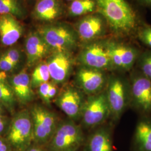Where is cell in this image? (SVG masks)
<instances>
[{"label": "cell", "mask_w": 151, "mask_h": 151, "mask_svg": "<svg viewBox=\"0 0 151 151\" xmlns=\"http://www.w3.org/2000/svg\"><path fill=\"white\" fill-rule=\"evenodd\" d=\"M94 1L96 11L105 19L115 37L127 38L137 33L139 18L128 0Z\"/></svg>", "instance_id": "cell-1"}, {"label": "cell", "mask_w": 151, "mask_h": 151, "mask_svg": "<svg viewBox=\"0 0 151 151\" xmlns=\"http://www.w3.org/2000/svg\"><path fill=\"white\" fill-rule=\"evenodd\" d=\"M85 140L81 127L72 120H65L58 123L46 147L48 151H78Z\"/></svg>", "instance_id": "cell-2"}, {"label": "cell", "mask_w": 151, "mask_h": 151, "mask_svg": "<svg viewBox=\"0 0 151 151\" xmlns=\"http://www.w3.org/2000/svg\"><path fill=\"white\" fill-rule=\"evenodd\" d=\"M14 151H25L33 143L32 121L29 110L14 114L5 136Z\"/></svg>", "instance_id": "cell-3"}, {"label": "cell", "mask_w": 151, "mask_h": 151, "mask_svg": "<svg viewBox=\"0 0 151 151\" xmlns=\"http://www.w3.org/2000/svg\"><path fill=\"white\" fill-rule=\"evenodd\" d=\"M33 129V143L46 146L51 140L58 126L55 114L40 105H34L29 110Z\"/></svg>", "instance_id": "cell-4"}, {"label": "cell", "mask_w": 151, "mask_h": 151, "mask_svg": "<svg viewBox=\"0 0 151 151\" xmlns=\"http://www.w3.org/2000/svg\"><path fill=\"white\" fill-rule=\"evenodd\" d=\"M105 91L110 110L115 119H119L130 101L129 84L123 77L113 75L108 78Z\"/></svg>", "instance_id": "cell-5"}, {"label": "cell", "mask_w": 151, "mask_h": 151, "mask_svg": "<svg viewBox=\"0 0 151 151\" xmlns=\"http://www.w3.org/2000/svg\"><path fill=\"white\" fill-rule=\"evenodd\" d=\"M39 34L53 52H70L77 44V32L65 25L45 26L40 29Z\"/></svg>", "instance_id": "cell-6"}, {"label": "cell", "mask_w": 151, "mask_h": 151, "mask_svg": "<svg viewBox=\"0 0 151 151\" xmlns=\"http://www.w3.org/2000/svg\"><path fill=\"white\" fill-rule=\"evenodd\" d=\"M110 115L105 91L90 95L85 101L81 113L82 123L87 128L103 123Z\"/></svg>", "instance_id": "cell-7"}, {"label": "cell", "mask_w": 151, "mask_h": 151, "mask_svg": "<svg viewBox=\"0 0 151 151\" xmlns=\"http://www.w3.org/2000/svg\"><path fill=\"white\" fill-rule=\"evenodd\" d=\"M105 43L114 70H130L140 55L138 49L115 39L105 40Z\"/></svg>", "instance_id": "cell-8"}, {"label": "cell", "mask_w": 151, "mask_h": 151, "mask_svg": "<svg viewBox=\"0 0 151 151\" xmlns=\"http://www.w3.org/2000/svg\"><path fill=\"white\" fill-rule=\"evenodd\" d=\"M82 66L102 71L113 70L105 41H93L87 43L79 54Z\"/></svg>", "instance_id": "cell-9"}, {"label": "cell", "mask_w": 151, "mask_h": 151, "mask_svg": "<svg viewBox=\"0 0 151 151\" xmlns=\"http://www.w3.org/2000/svg\"><path fill=\"white\" fill-rule=\"evenodd\" d=\"M130 100L142 113L151 111V80L141 72L133 74L129 84Z\"/></svg>", "instance_id": "cell-10"}, {"label": "cell", "mask_w": 151, "mask_h": 151, "mask_svg": "<svg viewBox=\"0 0 151 151\" xmlns=\"http://www.w3.org/2000/svg\"><path fill=\"white\" fill-rule=\"evenodd\" d=\"M107 22L100 14H90L81 19L77 25V34L82 42L88 43L102 37L106 32Z\"/></svg>", "instance_id": "cell-11"}, {"label": "cell", "mask_w": 151, "mask_h": 151, "mask_svg": "<svg viewBox=\"0 0 151 151\" xmlns=\"http://www.w3.org/2000/svg\"><path fill=\"white\" fill-rule=\"evenodd\" d=\"M104 72L82 65L77 71L76 83L82 91L90 96L97 94L106 86L108 78Z\"/></svg>", "instance_id": "cell-12"}, {"label": "cell", "mask_w": 151, "mask_h": 151, "mask_svg": "<svg viewBox=\"0 0 151 151\" xmlns=\"http://www.w3.org/2000/svg\"><path fill=\"white\" fill-rule=\"evenodd\" d=\"M85 100L82 93L75 87L65 88L55 99V103L71 120L81 118V113Z\"/></svg>", "instance_id": "cell-13"}, {"label": "cell", "mask_w": 151, "mask_h": 151, "mask_svg": "<svg viewBox=\"0 0 151 151\" xmlns=\"http://www.w3.org/2000/svg\"><path fill=\"white\" fill-rule=\"evenodd\" d=\"M50 77L55 84H62L68 79L72 72L73 60L68 52H53L47 62Z\"/></svg>", "instance_id": "cell-14"}, {"label": "cell", "mask_w": 151, "mask_h": 151, "mask_svg": "<svg viewBox=\"0 0 151 151\" xmlns=\"http://www.w3.org/2000/svg\"><path fill=\"white\" fill-rule=\"evenodd\" d=\"M6 80L11 87L17 102L25 105L32 102L35 98L30 82V76L26 69L9 76Z\"/></svg>", "instance_id": "cell-15"}, {"label": "cell", "mask_w": 151, "mask_h": 151, "mask_svg": "<svg viewBox=\"0 0 151 151\" xmlns=\"http://www.w3.org/2000/svg\"><path fill=\"white\" fill-rule=\"evenodd\" d=\"M27 62L32 67L46 57L52 51L39 32L30 33L25 41Z\"/></svg>", "instance_id": "cell-16"}, {"label": "cell", "mask_w": 151, "mask_h": 151, "mask_svg": "<svg viewBox=\"0 0 151 151\" xmlns=\"http://www.w3.org/2000/svg\"><path fill=\"white\" fill-rule=\"evenodd\" d=\"M22 26L14 16L0 15V41L2 45H13L22 37Z\"/></svg>", "instance_id": "cell-17"}, {"label": "cell", "mask_w": 151, "mask_h": 151, "mask_svg": "<svg viewBox=\"0 0 151 151\" xmlns=\"http://www.w3.org/2000/svg\"><path fill=\"white\" fill-rule=\"evenodd\" d=\"M83 151H114L111 130L100 128L92 132L85 142Z\"/></svg>", "instance_id": "cell-18"}, {"label": "cell", "mask_w": 151, "mask_h": 151, "mask_svg": "<svg viewBox=\"0 0 151 151\" xmlns=\"http://www.w3.org/2000/svg\"><path fill=\"white\" fill-rule=\"evenodd\" d=\"M62 13V7L59 0H39L34 10V17L45 22L55 20Z\"/></svg>", "instance_id": "cell-19"}, {"label": "cell", "mask_w": 151, "mask_h": 151, "mask_svg": "<svg viewBox=\"0 0 151 151\" xmlns=\"http://www.w3.org/2000/svg\"><path fill=\"white\" fill-rule=\"evenodd\" d=\"M133 151H151V122L142 120L135 128Z\"/></svg>", "instance_id": "cell-20"}, {"label": "cell", "mask_w": 151, "mask_h": 151, "mask_svg": "<svg viewBox=\"0 0 151 151\" xmlns=\"http://www.w3.org/2000/svg\"><path fill=\"white\" fill-rule=\"evenodd\" d=\"M6 77L5 73L0 72V104L10 113H13L17 101Z\"/></svg>", "instance_id": "cell-21"}, {"label": "cell", "mask_w": 151, "mask_h": 151, "mask_svg": "<svg viewBox=\"0 0 151 151\" xmlns=\"http://www.w3.org/2000/svg\"><path fill=\"white\" fill-rule=\"evenodd\" d=\"M96 10L94 0H73L69 7L70 15L82 16Z\"/></svg>", "instance_id": "cell-22"}, {"label": "cell", "mask_w": 151, "mask_h": 151, "mask_svg": "<svg viewBox=\"0 0 151 151\" xmlns=\"http://www.w3.org/2000/svg\"><path fill=\"white\" fill-rule=\"evenodd\" d=\"M25 10L20 0H0V15H10L15 17H22Z\"/></svg>", "instance_id": "cell-23"}, {"label": "cell", "mask_w": 151, "mask_h": 151, "mask_svg": "<svg viewBox=\"0 0 151 151\" xmlns=\"http://www.w3.org/2000/svg\"><path fill=\"white\" fill-rule=\"evenodd\" d=\"M50 77L47 62H42L37 65L30 76V82L32 89L38 88L42 84L48 82Z\"/></svg>", "instance_id": "cell-24"}, {"label": "cell", "mask_w": 151, "mask_h": 151, "mask_svg": "<svg viewBox=\"0 0 151 151\" xmlns=\"http://www.w3.org/2000/svg\"><path fill=\"white\" fill-rule=\"evenodd\" d=\"M137 62L141 73L151 80V50L140 54Z\"/></svg>", "instance_id": "cell-25"}, {"label": "cell", "mask_w": 151, "mask_h": 151, "mask_svg": "<svg viewBox=\"0 0 151 151\" xmlns=\"http://www.w3.org/2000/svg\"><path fill=\"white\" fill-rule=\"evenodd\" d=\"M1 55L17 67L20 63L22 58L21 51L16 48H12L6 50L2 54H1Z\"/></svg>", "instance_id": "cell-26"}, {"label": "cell", "mask_w": 151, "mask_h": 151, "mask_svg": "<svg viewBox=\"0 0 151 151\" xmlns=\"http://www.w3.org/2000/svg\"><path fill=\"white\" fill-rule=\"evenodd\" d=\"M137 35L143 43L151 48V26L139 27Z\"/></svg>", "instance_id": "cell-27"}, {"label": "cell", "mask_w": 151, "mask_h": 151, "mask_svg": "<svg viewBox=\"0 0 151 151\" xmlns=\"http://www.w3.org/2000/svg\"><path fill=\"white\" fill-rule=\"evenodd\" d=\"M51 85V82H45L42 84L38 87V92L39 96L42 99L44 103L49 105L50 103V100L48 97L49 89Z\"/></svg>", "instance_id": "cell-28"}, {"label": "cell", "mask_w": 151, "mask_h": 151, "mask_svg": "<svg viewBox=\"0 0 151 151\" xmlns=\"http://www.w3.org/2000/svg\"><path fill=\"white\" fill-rule=\"evenodd\" d=\"M11 120L5 115H0V136L5 137Z\"/></svg>", "instance_id": "cell-29"}, {"label": "cell", "mask_w": 151, "mask_h": 151, "mask_svg": "<svg viewBox=\"0 0 151 151\" xmlns=\"http://www.w3.org/2000/svg\"><path fill=\"white\" fill-rule=\"evenodd\" d=\"M13 151L10 144L5 137L0 136V151Z\"/></svg>", "instance_id": "cell-30"}, {"label": "cell", "mask_w": 151, "mask_h": 151, "mask_svg": "<svg viewBox=\"0 0 151 151\" xmlns=\"http://www.w3.org/2000/svg\"><path fill=\"white\" fill-rule=\"evenodd\" d=\"M58 92V88L56 86V84H55L53 82H51V85L50 88L49 89L48 97L49 100L53 99L56 96Z\"/></svg>", "instance_id": "cell-31"}, {"label": "cell", "mask_w": 151, "mask_h": 151, "mask_svg": "<svg viewBox=\"0 0 151 151\" xmlns=\"http://www.w3.org/2000/svg\"><path fill=\"white\" fill-rule=\"evenodd\" d=\"M25 151H48L47 147L45 146H40L32 143L27 150Z\"/></svg>", "instance_id": "cell-32"}, {"label": "cell", "mask_w": 151, "mask_h": 151, "mask_svg": "<svg viewBox=\"0 0 151 151\" xmlns=\"http://www.w3.org/2000/svg\"><path fill=\"white\" fill-rule=\"evenodd\" d=\"M136 1L141 5L151 10V0H136Z\"/></svg>", "instance_id": "cell-33"}, {"label": "cell", "mask_w": 151, "mask_h": 151, "mask_svg": "<svg viewBox=\"0 0 151 151\" xmlns=\"http://www.w3.org/2000/svg\"><path fill=\"white\" fill-rule=\"evenodd\" d=\"M5 109L4 108V106L0 104V115H5Z\"/></svg>", "instance_id": "cell-34"}, {"label": "cell", "mask_w": 151, "mask_h": 151, "mask_svg": "<svg viewBox=\"0 0 151 151\" xmlns=\"http://www.w3.org/2000/svg\"><path fill=\"white\" fill-rule=\"evenodd\" d=\"M67 1H73V0H67Z\"/></svg>", "instance_id": "cell-35"}, {"label": "cell", "mask_w": 151, "mask_h": 151, "mask_svg": "<svg viewBox=\"0 0 151 151\" xmlns=\"http://www.w3.org/2000/svg\"><path fill=\"white\" fill-rule=\"evenodd\" d=\"M14 151V150H13V151Z\"/></svg>", "instance_id": "cell-36"}]
</instances>
